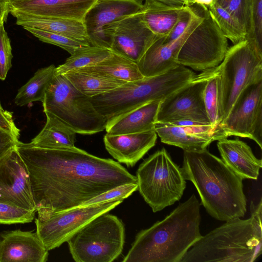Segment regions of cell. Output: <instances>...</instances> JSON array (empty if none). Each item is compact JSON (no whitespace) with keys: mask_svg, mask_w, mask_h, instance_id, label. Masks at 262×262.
<instances>
[{"mask_svg":"<svg viewBox=\"0 0 262 262\" xmlns=\"http://www.w3.org/2000/svg\"><path fill=\"white\" fill-rule=\"evenodd\" d=\"M200 203L194 194L165 219L141 230L123 262H180L202 236Z\"/></svg>","mask_w":262,"mask_h":262,"instance_id":"7a4b0ae2","label":"cell"},{"mask_svg":"<svg viewBox=\"0 0 262 262\" xmlns=\"http://www.w3.org/2000/svg\"><path fill=\"white\" fill-rule=\"evenodd\" d=\"M3 21L0 24V80H4L12 67L13 55L10 40L4 27Z\"/></svg>","mask_w":262,"mask_h":262,"instance_id":"8d00e7d4","label":"cell"},{"mask_svg":"<svg viewBox=\"0 0 262 262\" xmlns=\"http://www.w3.org/2000/svg\"><path fill=\"white\" fill-rule=\"evenodd\" d=\"M41 102L43 112L52 113L76 134L92 135L105 128V118L63 74H55Z\"/></svg>","mask_w":262,"mask_h":262,"instance_id":"8992f818","label":"cell"},{"mask_svg":"<svg viewBox=\"0 0 262 262\" xmlns=\"http://www.w3.org/2000/svg\"><path fill=\"white\" fill-rule=\"evenodd\" d=\"M47 121L44 127L28 144L46 149H59L75 147L76 133L57 117L44 112Z\"/></svg>","mask_w":262,"mask_h":262,"instance_id":"4316f807","label":"cell"},{"mask_svg":"<svg viewBox=\"0 0 262 262\" xmlns=\"http://www.w3.org/2000/svg\"><path fill=\"white\" fill-rule=\"evenodd\" d=\"M214 1L215 0H192L190 6L195 4L203 8L208 9V7L214 2Z\"/></svg>","mask_w":262,"mask_h":262,"instance_id":"7bdbcfd3","label":"cell"},{"mask_svg":"<svg viewBox=\"0 0 262 262\" xmlns=\"http://www.w3.org/2000/svg\"><path fill=\"white\" fill-rule=\"evenodd\" d=\"M210 15L223 34L233 44L245 39L246 31L241 25L215 1L208 8Z\"/></svg>","mask_w":262,"mask_h":262,"instance_id":"4dcf8cb0","label":"cell"},{"mask_svg":"<svg viewBox=\"0 0 262 262\" xmlns=\"http://www.w3.org/2000/svg\"><path fill=\"white\" fill-rule=\"evenodd\" d=\"M217 146L224 162L243 180H257L262 167L261 159L253 154L251 147L238 139H222Z\"/></svg>","mask_w":262,"mask_h":262,"instance_id":"7402d4cb","label":"cell"},{"mask_svg":"<svg viewBox=\"0 0 262 262\" xmlns=\"http://www.w3.org/2000/svg\"><path fill=\"white\" fill-rule=\"evenodd\" d=\"M10 13L16 18V24L23 28H35L61 34L91 45L82 21L38 16L13 10H10Z\"/></svg>","mask_w":262,"mask_h":262,"instance_id":"cb8c5ba5","label":"cell"},{"mask_svg":"<svg viewBox=\"0 0 262 262\" xmlns=\"http://www.w3.org/2000/svg\"><path fill=\"white\" fill-rule=\"evenodd\" d=\"M123 200L117 199L85 207L54 212L45 208L37 209L36 232L48 251L60 246L78 231L98 216L108 212Z\"/></svg>","mask_w":262,"mask_h":262,"instance_id":"30bf717a","label":"cell"},{"mask_svg":"<svg viewBox=\"0 0 262 262\" xmlns=\"http://www.w3.org/2000/svg\"><path fill=\"white\" fill-rule=\"evenodd\" d=\"M203 99L210 123L213 126L219 122V83L217 67L213 68L203 92Z\"/></svg>","mask_w":262,"mask_h":262,"instance_id":"d6a6232c","label":"cell"},{"mask_svg":"<svg viewBox=\"0 0 262 262\" xmlns=\"http://www.w3.org/2000/svg\"><path fill=\"white\" fill-rule=\"evenodd\" d=\"M195 76L189 69L179 65L164 74L127 82L110 91L89 98L107 122L149 102L164 100Z\"/></svg>","mask_w":262,"mask_h":262,"instance_id":"5b68a950","label":"cell"},{"mask_svg":"<svg viewBox=\"0 0 262 262\" xmlns=\"http://www.w3.org/2000/svg\"><path fill=\"white\" fill-rule=\"evenodd\" d=\"M212 69L203 71L187 84L162 100L157 122L172 123L189 120L211 125L204 102L203 92Z\"/></svg>","mask_w":262,"mask_h":262,"instance_id":"7c38bea8","label":"cell"},{"mask_svg":"<svg viewBox=\"0 0 262 262\" xmlns=\"http://www.w3.org/2000/svg\"><path fill=\"white\" fill-rule=\"evenodd\" d=\"M0 203L37 210L27 166L15 147L0 158Z\"/></svg>","mask_w":262,"mask_h":262,"instance_id":"9a60e30c","label":"cell"},{"mask_svg":"<svg viewBox=\"0 0 262 262\" xmlns=\"http://www.w3.org/2000/svg\"><path fill=\"white\" fill-rule=\"evenodd\" d=\"M144 0H97L85 14L83 23L92 46L110 49L118 24L142 12Z\"/></svg>","mask_w":262,"mask_h":262,"instance_id":"4fadbf2b","label":"cell"},{"mask_svg":"<svg viewBox=\"0 0 262 262\" xmlns=\"http://www.w3.org/2000/svg\"><path fill=\"white\" fill-rule=\"evenodd\" d=\"M9 13H10L9 5L0 2V24L3 21H6Z\"/></svg>","mask_w":262,"mask_h":262,"instance_id":"b9f144b4","label":"cell"},{"mask_svg":"<svg viewBox=\"0 0 262 262\" xmlns=\"http://www.w3.org/2000/svg\"><path fill=\"white\" fill-rule=\"evenodd\" d=\"M18 1H22V0H0L1 3H7L8 4H10L11 3H12L13 2Z\"/></svg>","mask_w":262,"mask_h":262,"instance_id":"f6af8a7d","label":"cell"},{"mask_svg":"<svg viewBox=\"0 0 262 262\" xmlns=\"http://www.w3.org/2000/svg\"><path fill=\"white\" fill-rule=\"evenodd\" d=\"M141 12L119 21L113 33L110 48L114 53L136 63L159 37L143 21Z\"/></svg>","mask_w":262,"mask_h":262,"instance_id":"ac0fdd59","label":"cell"},{"mask_svg":"<svg viewBox=\"0 0 262 262\" xmlns=\"http://www.w3.org/2000/svg\"><path fill=\"white\" fill-rule=\"evenodd\" d=\"M203 10L200 13L195 10L187 29L174 41L165 42L163 36L158 37L152 42L137 63L144 77L164 74L180 65L178 62L179 51L188 36L202 20Z\"/></svg>","mask_w":262,"mask_h":262,"instance_id":"e0dca14e","label":"cell"},{"mask_svg":"<svg viewBox=\"0 0 262 262\" xmlns=\"http://www.w3.org/2000/svg\"><path fill=\"white\" fill-rule=\"evenodd\" d=\"M137 190H138V183L123 184L95 196L76 207H85L117 199L123 200Z\"/></svg>","mask_w":262,"mask_h":262,"instance_id":"d590c367","label":"cell"},{"mask_svg":"<svg viewBox=\"0 0 262 262\" xmlns=\"http://www.w3.org/2000/svg\"><path fill=\"white\" fill-rule=\"evenodd\" d=\"M124 226L117 216L103 213L78 231L68 241L76 262H112L122 253Z\"/></svg>","mask_w":262,"mask_h":262,"instance_id":"9c48e42d","label":"cell"},{"mask_svg":"<svg viewBox=\"0 0 262 262\" xmlns=\"http://www.w3.org/2000/svg\"><path fill=\"white\" fill-rule=\"evenodd\" d=\"M113 54L110 49L105 47L90 46L79 48L63 64L56 67L55 74H64L71 71L97 64Z\"/></svg>","mask_w":262,"mask_h":262,"instance_id":"f546056e","label":"cell"},{"mask_svg":"<svg viewBox=\"0 0 262 262\" xmlns=\"http://www.w3.org/2000/svg\"><path fill=\"white\" fill-rule=\"evenodd\" d=\"M157 1L174 6H186L185 0H156Z\"/></svg>","mask_w":262,"mask_h":262,"instance_id":"ee69618b","label":"cell"},{"mask_svg":"<svg viewBox=\"0 0 262 262\" xmlns=\"http://www.w3.org/2000/svg\"><path fill=\"white\" fill-rule=\"evenodd\" d=\"M15 148L27 166L37 209L68 210L119 186L138 183L119 162L76 147L46 149L18 141Z\"/></svg>","mask_w":262,"mask_h":262,"instance_id":"6da1fadb","label":"cell"},{"mask_svg":"<svg viewBox=\"0 0 262 262\" xmlns=\"http://www.w3.org/2000/svg\"></svg>","mask_w":262,"mask_h":262,"instance_id":"7dc6e473","label":"cell"},{"mask_svg":"<svg viewBox=\"0 0 262 262\" xmlns=\"http://www.w3.org/2000/svg\"><path fill=\"white\" fill-rule=\"evenodd\" d=\"M97 0H22L10 4V10L47 17L80 21Z\"/></svg>","mask_w":262,"mask_h":262,"instance_id":"ffe728a7","label":"cell"},{"mask_svg":"<svg viewBox=\"0 0 262 262\" xmlns=\"http://www.w3.org/2000/svg\"><path fill=\"white\" fill-rule=\"evenodd\" d=\"M73 71L126 82L144 77L137 63L114 52L97 64Z\"/></svg>","mask_w":262,"mask_h":262,"instance_id":"484cf974","label":"cell"},{"mask_svg":"<svg viewBox=\"0 0 262 262\" xmlns=\"http://www.w3.org/2000/svg\"><path fill=\"white\" fill-rule=\"evenodd\" d=\"M184 178L195 187L203 206L213 218L227 221L243 217L247 199L243 179L207 149L184 151Z\"/></svg>","mask_w":262,"mask_h":262,"instance_id":"3957f363","label":"cell"},{"mask_svg":"<svg viewBox=\"0 0 262 262\" xmlns=\"http://www.w3.org/2000/svg\"><path fill=\"white\" fill-rule=\"evenodd\" d=\"M36 211L0 203V224H13L30 223L34 219Z\"/></svg>","mask_w":262,"mask_h":262,"instance_id":"e575fe53","label":"cell"},{"mask_svg":"<svg viewBox=\"0 0 262 262\" xmlns=\"http://www.w3.org/2000/svg\"><path fill=\"white\" fill-rule=\"evenodd\" d=\"M251 216L226 221L198 239L180 262H254L262 253L261 199Z\"/></svg>","mask_w":262,"mask_h":262,"instance_id":"277c9868","label":"cell"},{"mask_svg":"<svg viewBox=\"0 0 262 262\" xmlns=\"http://www.w3.org/2000/svg\"><path fill=\"white\" fill-rule=\"evenodd\" d=\"M228 49L227 38L205 9L201 21L188 36L178 55L180 65L204 71L219 66Z\"/></svg>","mask_w":262,"mask_h":262,"instance_id":"8fae6325","label":"cell"},{"mask_svg":"<svg viewBox=\"0 0 262 262\" xmlns=\"http://www.w3.org/2000/svg\"><path fill=\"white\" fill-rule=\"evenodd\" d=\"M40 40L60 47L73 54L78 48L91 46L90 43L73 39L68 36L38 29L24 27Z\"/></svg>","mask_w":262,"mask_h":262,"instance_id":"836d02e7","label":"cell"},{"mask_svg":"<svg viewBox=\"0 0 262 262\" xmlns=\"http://www.w3.org/2000/svg\"><path fill=\"white\" fill-rule=\"evenodd\" d=\"M63 75L77 89L89 97L107 92L126 82L74 71Z\"/></svg>","mask_w":262,"mask_h":262,"instance_id":"f1b7e54d","label":"cell"},{"mask_svg":"<svg viewBox=\"0 0 262 262\" xmlns=\"http://www.w3.org/2000/svg\"><path fill=\"white\" fill-rule=\"evenodd\" d=\"M136 176L138 190L154 212L180 200L186 188L182 168L164 148L145 159L139 166Z\"/></svg>","mask_w":262,"mask_h":262,"instance_id":"ba28073f","label":"cell"},{"mask_svg":"<svg viewBox=\"0 0 262 262\" xmlns=\"http://www.w3.org/2000/svg\"><path fill=\"white\" fill-rule=\"evenodd\" d=\"M155 130L162 142L189 151L205 149L212 142L227 138L221 124L213 126L189 120L173 124L157 122Z\"/></svg>","mask_w":262,"mask_h":262,"instance_id":"2e32d148","label":"cell"},{"mask_svg":"<svg viewBox=\"0 0 262 262\" xmlns=\"http://www.w3.org/2000/svg\"><path fill=\"white\" fill-rule=\"evenodd\" d=\"M0 127L9 130L19 137L20 130L16 127L12 113L3 108L0 102Z\"/></svg>","mask_w":262,"mask_h":262,"instance_id":"60d3db41","label":"cell"},{"mask_svg":"<svg viewBox=\"0 0 262 262\" xmlns=\"http://www.w3.org/2000/svg\"><path fill=\"white\" fill-rule=\"evenodd\" d=\"M247 39L262 57V0H248Z\"/></svg>","mask_w":262,"mask_h":262,"instance_id":"1f68e13d","label":"cell"},{"mask_svg":"<svg viewBox=\"0 0 262 262\" xmlns=\"http://www.w3.org/2000/svg\"><path fill=\"white\" fill-rule=\"evenodd\" d=\"M54 64L38 70L33 77L21 87L14 99L16 105L23 106L35 101H42L46 90L55 75Z\"/></svg>","mask_w":262,"mask_h":262,"instance_id":"83f0119b","label":"cell"},{"mask_svg":"<svg viewBox=\"0 0 262 262\" xmlns=\"http://www.w3.org/2000/svg\"><path fill=\"white\" fill-rule=\"evenodd\" d=\"M186 3V6H191V2L192 0H185Z\"/></svg>","mask_w":262,"mask_h":262,"instance_id":"bcb514c9","label":"cell"},{"mask_svg":"<svg viewBox=\"0 0 262 262\" xmlns=\"http://www.w3.org/2000/svg\"><path fill=\"white\" fill-rule=\"evenodd\" d=\"M161 101L149 102L107 121L106 134L116 135L155 130Z\"/></svg>","mask_w":262,"mask_h":262,"instance_id":"603a6c76","label":"cell"},{"mask_svg":"<svg viewBox=\"0 0 262 262\" xmlns=\"http://www.w3.org/2000/svg\"><path fill=\"white\" fill-rule=\"evenodd\" d=\"M217 69L219 83V122L221 124L244 90L262 80V57L245 39L228 48Z\"/></svg>","mask_w":262,"mask_h":262,"instance_id":"52a82bcc","label":"cell"},{"mask_svg":"<svg viewBox=\"0 0 262 262\" xmlns=\"http://www.w3.org/2000/svg\"><path fill=\"white\" fill-rule=\"evenodd\" d=\"M155 130L116 135L106 134L103 138L108 152L119 163L133 167L156 143Z\"/></svg>","mask_w":262,"mask_h":262,"instance_id":"44dd1931","label":"cell"},{"mask_svg":"<svg viewBox=\"0 0 262 262\" xmlns=\"http://www.w3.org/2000/svg\"><path fill=\"white\" fill-rule=\"evenodd\" d=\"M141 13L143 21L159 37L167 36L187 6L166 4L156 0H144Z\"/></svg>","mask_w":262,"mask_h":262,"instance_id":"d4e9b609","label":"cell"},{"mask_svg":"<svg viewBox=\"0 0 262 262\" xmlns=\"http://www.w3.org/2000/svg\"><path fill=\"white\" fill-rule=\"evenodd\" d=\"M19 137L0 127V158L15 147Z\"/></svg>","mask_w":262,"mask_h":262,"instance_id":"ab89813d","label":"cell"},{"mask_svg":"<svg viewBox=\"0 0 262 262\" xmlns=\"http://www.w3.org/2000/svg\"><path fill=\"white\" fill-rule=\"evenodd\" d=\"M48 256L36 232L17 229L0 233V262H46Z\"/></svg>","mask_w":262,"mask_h":262,"instance_id":"d6986e66","label":"cell"},{"mask_svg":"<svg viewBox=\"0 0 262 262\" xmlns=\"http://www.w3.org/2000/svg\"><path fill=\"white\" fill-rule=\"evenodd\" d=\"M215 2L236 19L246 31L248 0H215Z\"/></svg>","mask_w":262,"mask_h":262,"instance_id":"74e56055","label":"cell"},{"mask_svg":"<svg viewBox=\"0 0 262 262\" xmlns=\"http://www.w3.org/2000/svg\"><path fill=\"white\" fill-rule=\"evenodd\" d=\"M195 12V9L191 6H187L169 34L164 36V41L165 42L173 41L182 35L188 28Z\"/></svg>","mask_w":262,"mask_h":262,"instance_id":"f35d334b","label":"cell"},{"mask_svg":"<svg viewBox=\"0 0 262 262\" xmlns=\"http://www.w3.org/2000/svg\"><path fill=\"white\" fill-rule=\"evenodd\" d=\"M221 125L228 137L249 138L262 148V80L244 90Z\"/></svg>","mask_w":262,"mask_h":262,"instance_id":"5bb4252c","label":"cell"}]
</instances>
